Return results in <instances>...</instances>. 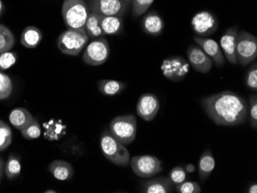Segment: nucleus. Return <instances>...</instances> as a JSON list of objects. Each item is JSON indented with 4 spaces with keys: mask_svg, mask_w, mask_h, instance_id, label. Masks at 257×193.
I'll list each match as a JSON object with an SVG mask.
<instances>
[{
    "mask_svg": "<svg viewBox=\"0 0 257 193\" xmlns=\"http://www.w3.org/2000/svg\"><path fill=\"white\" fill-rule=\"evenodd\" d=\"M20 132H21L23 138H25L28 140H33V139H37L40 137L41 127H40L38 121L35 119L30 126H27L25 129H22Z\"/></svg>",
    "mask_w": 257,
    "mask_h": 193,
    "instance_id": "29",
    "label": "nucleus"
},
{
    "mask_svg": "<svg viewBox=\"0 0 257 193\" xmlns=\"http://www.w3.org/2000/svg\"><path fill=\"white\" fill-rule=\"evenodd\" d=\"M89 38L84 28L68 29L58 37L56 44L63 54L76 56L85 48Z\"/></svg>",
    "mask_w": 257,
    "mask_h": 193,
    "instance_id": "4",
    "label": "nucleus"
},
{
    "mask_svg": "<svg viewBox=\"0 0 257 193\" xmlns=\"http://www.w3.org/2000/svg\"><path fill=\"white\" fill-rule=\"evenodd\" d=\"M186 177H187V172L185 168L180 165L174 167L170 172V179L174 185H179L186 181Z\"/></svg>",
    "mask_w": 257,
    "mask_h": 193,
    "instance_id": "34",
    "label": "nucleus"
},
{
    "mask_svg": "<svg viewBox=\"0 0 257 193\" xmlns=\"http://www.w3.org/2000/svg\"><path fill=\"white\" fill-rule=\"evenodd\" d=\"M13 142V132L8 124L0 120V152L6 149Z\"/></svg>",
    "mask_w": 257,
    "mask_h": 193,
    "instance_id": "27",
    "label": "nucleus"
},
{
    "mask_svg": "<svg viewBox=\"0 0 257 193\" xmlns=\"http://www.w3.org/2000/svg\"><path fill=\"white\" fill-rule=\"evenodd\" d=\"M16 40L14 33L6 26L0 24V53L14 48Z\"/></svg>",
    "mask_w": 257,
    "mask_h": 193,
    "instance_id": "25",
    "label": "nucleus"
},
{
    "mask_svg": "<svg viewBox=\"0 0 257 193\" xmlns=\"http://www.w3.org/2000/svg\"><path fill=\"white\" fill-rule=\"evenodd\" d=\"M90 14L85 0H64L62 6V16L68 29L84 28Z\"/></svg>",
    "mask_w": 257,
    "mask_h": 193,
    "instance_id": "3",
    "label": "nucleus"
},
{
    "mask_svg": "<svg viewBox=\"0 0 257 193\" xmlns=\"http://www.w3.org/2000/svg\"><path fill=\"white\" fill-rule=\"evenodd\" d=\"M4 168H5V164H4V159L0 158V180L2 179Z\"/></svg>",
    "mask_w": 257,
    "mask_h": 193,
    "instance_id": "38",
    "label": "nucleus"
},
{
    "mask_svg": "<svg viewBox=\"0 0 257 193\" xmlns=\"http://www.w3.org/2000/svg\"><path fill=\"white\" fill-rule=\"evenodd\" d=\"M42 40L43 33L40 29L33 26H29L22 33L20 43L26 48L34 49L38 47Z\"/></svg>",
    "mask_w": 257,
    "mask_h": 193,
    "instance_id": "21",
    "label": "nucleus"
},
{
    "mask_svg": "<svg viewBox=\"0 0 257 193\" xmlns=\"http://www.w3.org/2000/svg\"><path fill=\"white\" fill-rule=\"evenodd\" d=\"M125 1H126V2L130 3V4H131V3H132V0H125Z\"/></svg>",
    "mask_w": 257,
    "mask_h": 193,
    "instance_id": "41",
    "label": "nucleus"
},
{
    "mask_svg": "<svg viewBox=\"0 0 257 193\" xmlns=\"http://www.w3.org/2000/svg\"><path fill=\"white\" fill-rule=\"evenodd\" d=\"M10 123L18 130L25 129L34 121L35 118L30 111L25 108H17L10 112Z\"/></svg>",
    "mask_w": 257,
    "mask_h": 193,
    "instance_id": "20",
    "label": "nucleus"
},
{
    "mask_svg": "<svg viewBox=\"0 0 257 193\" xmlns=\"http://www.w3.org/2000/svg\"><path fill=\"white\" fill-rule=\"evenodd\" d=\"M191 26L196 35L205 37L212 35L217 30L219 21L212 13L201 11L193 17Z\"/></svg>",
    "mask_w": 257,
    "mask_h": 193,
    "instance_id": "11",
    "label": "nucleus"
},
{
    "mask_svg": "<svg viewBox=\"0 0 257 193\" xmlns=\"http://www.w3.org/2000/svg\"><path fill=\"white\" fill-rule=\"evenodd\" d=\"M140 187V191L143 193H170L174 191L171 180L165 176L147 180L141 183Z\"/></svg>",
    "mask_w": 257,
    "mask_h": 193,
    "instance_id": "16",
    "label": "nucleus"
},
{
    "mask_svg": "<svg viewBox=\"0 0 257 193\" xmlns=\"http://www.w3.org/2000/svg\"><path fill=\"white\" fill-rule=\"evenodd\" d=\"M245 84L251 90L257 91V63L254 62L245 76Z\"/></svg>",
    "mask_w": 257,
    "mask_h": 193,
    "instance_id": "32",
    "label": "nucleus"
},
{
    "mask_svg": "<svg viewBox=\"0 0 257 193\" xmlns=\"http://www.w3.org/2000/svg\"><path fill=\"white\" fill-rule=\"evenodd\" d=\"M109 53L110 48L107 40L103 37H99L86 47L83 53V60L89 66H100L107 61Z\"/></svg>",
    "mask_w": 257,
    "mask_h": 193,
    "instance_id": "8",
    "label": "nucleus"
},
{
    "mask_svg": "<svg viewBox=\"0 0 257 193\" xmlns=\"http://www.w3.org/2000/svg\"><path fill=\"white\" fill-rule=\"evenodd\" d=\"M126 88L123 82L114 79H101L98 82V89L104 96H114L121 94Z\"/></svg>",
    "mask_w": 257,
    "mask_h": 193,
    "instance_id": "22",
    "label": "nucleus"
},
{
    "mask_svg": "<svg viewBox=\"0 0 257 193\" xmlns=\"http://www.w3.org/2000/svg\"><path fill=\"white\" fill-rule=\"evenodd\" d=\"M193 40L211 58L216 66L222 67L224 66L226 58L221 50L220 46L215 40L202 37H194Z\"/></svg>",
    "mask_w": 257,
    "mask_h": 193,
    "instance_id": "14",
    "label": "nucleus"
},
{
    "mask_svg": "<svg viewBox=\"0 0 257 193\" xmlns=\"http://www.w3.org/2000/svg\"><path fill=\"white\" fill-rule=\"evenodd\" d=\"M236 62L241 66L252 63L257 57V39L249 32L238 31L236 46Z\"/></svg>",
    "mask_w": 257,
    "mask_h": 193,
    "instance_id": "6",
    "label": "nucleus"
},
{
    "mask_svg": "<svg viewBox=\"0 0 257 193\" xmlns=\"http://www.w3.org/2000/svg\"><path fill=\"white\" fill-rule=\"evenodd\" d=\"M200 103L208 117L217 126H239L246 122L249 115L247 102L232 91L206 96Z\"/></svg>",
    "mask_w": 257,
    "mask_h": 193,
    "instance_id": "1",
    "label": "nucleus"
},
{
    "mask_svg": "<svg viewBox=\"0 0 257 193\" xmlns=\"http://www.w3.org/2000/svg\"><path fill=\"white\" fill-rule=\"evenodd\" d=\"M185 170H186V172L192 173V172H194L195 170H196V167L193 164H188V165H186V167H185Z\"/></svg>",
    "mask_w": 257,
    "mask_h": 193,
    "instance_id": "37",
    "label": "nucleus"
},
{
    "mask_svg": "<svg viewBox=\"0 0 257 193\" xmlns=\"http://www.w3.org/2000/svg\"><path fill=\"white\" fill-rule=\"evenodd\" d=\"M100 147L104 156L109 162L118 166H128L131 162V153L125 145L116 140L107 129L101 134Z\"/></svg>",
    "mask_w": 257,
    "mask_h": 193,
    "instance_id": "2",
    "label": "nucleus"
},
{
    "mask_svg": "<svg viewBox=\"0 0 257 193\" xmlns=\"http://www.w3.org/2000/svg\"><path fill=\"white\" fill-rule=\"evenodd\" d=\"M4 10H5V6L3 3V0H0V17H2Z\"/></svg>",
    "mask_w": 257,
    "mask_h": 193,
    "instance_id": "39",
    "label": "nucleus"
},
{
    "mask_svg": "<svg viewBox=\"0 0 257 193\" xmlns=\"http://www.w3.org/2000/svg\"><path fill=\"white\" fill-rule=\"evenodd\" d=\"M189 63L199 73H209L213 67V62L200 47L190 46L186 50Z\"/></svg>",
    "mask_w": 257,
    "mask_h": 193,
    "instance_id": "13",
    "label": "nucleus"
},
{
    "mask_svg": "<svg viewBox=\"0 0 257 193\" xmlns=\"http://www.w3.org/2000/svg\"><path fill=\"white\" fill-rule=\"evenodd\" d=\"M102 16L95 13L90 12L86 24L84 26L85 30L89 36V38H99L102 36L101 29V20Z\"/></svg>",
    "mask_w": 257,
    "mask_h": 193,
    "instance_id": "24",
    "label": "nucleus"
},
{
    "mask_svg": "<svg viewBox=\"0 0 257 193\" xmlns=\"http://www.w3.org/2000/svg\"><path fill=\"white\" fill-rule=\"evenodd\" d=\"M216 167V160L213 156V152L210 149H207L202 153L199 163H198V171L199 178L201 182H205L210 176L213 170Z\"/></svg>",
    "mask_w": 257,
    "mask_h": 193,
    "instance_id": "18",
    "label": "nucleus"
},
{
    "mask_svg": "<svg viewBox=\"0 0 257 193\" xmlns=\"http://www.w3.org/2000/svg\"><path fill=\"white\" fill-rule=\"evenodd\" d=\"M17 61V54L14 52L8 51L0 53V71L9 70Z\"/></svg>",
    "mask_w": 257,
    "mask_h": 193,
    "instance_id": "31",
    "label": "nucleus"
},
{
    "mask_svg": "<svg viewBox=\"0 0 257 193\" xmlns=\"http://www.w3.org/2000/svg\"><path fill=\"white\" fill-rule=\"evenodd\" d=\"M161 70L167 79L177 83L186 77L190 71V64L182 56H171L163 60Z\"/></svg>",
    "mask_w": 257,
    "mask_h": 193,
    "instance_id": "9",
    "label": "nucleus"
},
{
    "mask_svg": "<svg viewBox=\"0 0 257 193\" xmlns=\"http://www.w3.org/2000/svg\"><path fill=\"white\" fill-rule=\"evenodd\" d=\"M154 0H132V14L134 17H139L147 12Z\"/></svg>",
    "mask_w": 257,
    "mask_h": 193,
    "instance_id": "30",
    "label": "nucleus"
},
{
    "mask_svg": "<svg viewBox=\"0 0 257 193\" xmlns=\"http://www.w3.org/2000/svg\"><path fill=\"white\" fill-rule=\"evenodd\" d=\"M249 122L255 130L257 129V96L255 94L249 96Z\"/></svg>",
    "mask_w": 257,
    "mask_h": 193,
    "instance_id": "35",
    "label": "nucleus"
},
{
    "mask_svg": "<svg viewBox=\"0 0 257 193\" xmlns=\"http://www.w3.org/2000/svg\"><path fill=\"white\" fill-rule=\"evenodd\" d=\"M130 3L125 0H89L90 12L102 17H120L125 15Z\"/></svg>",
    "mask_w": 257,
    "mask_h": 193,
    "instance_id": "10",
    "label": "nucleus"
},
{
    "mask_svg": "<svg viewBox=\"0 0 257 193\" xmlns=\"http://www.w3.org/2000/svg\"><path fill=\"white\" fill-rule=\"evenodd\" d=\"M45 193H56L57 191H56V190L54 189H48L46 190V191H44Z\"/></svg>",
    "mask_w": 257,
    "mask_h": 193,
    "instance_id": "40",
    "label": "nucleus"
},
{
    "mask_svg": "<svg viewBox=\"0 0 257 193\" xmlns=\"http://www.w3.org/2000/svg\"><path fill=\"white\" fill-rule=\"evenodd\" d=\"M131 168L141 178H153L163 171L162 162L154 155H137L131 158Z\"/></svg>",
    "mask_w": 257,
    "mask_h": 193,
    "instance_id": "7",
    "label": "nucleus"
},
{
    "mask_svg": "<svg viewBox=\"0 0 257 193\" xmlns=\"http://www.w3.org/2000/svg\"><path fill=\"white\" fill-rule=\"evenodd\" d=\"M49 171L56 179L66 181L74 175V168L69 162L61 159L52 162L49 165Z\"/></svg>",
    "mask_w": 257,
    "mask_h": 193,
    "instance_id": "19",
    "label": "nucleus"
},
{
    "mask_svg": "<svg viewBox=\"0 0 257 193\" xmlns=\"http://www.w3.org/2000/svg\"><path fill=\"white\" fill-rule=\"evenodd\" d=\"M13 89V83L10 76L0 72V100L8 99Z\"/></svg>",
    "mask_w": 257,
    "mask_h": 193,
    "instance_id": "28",
    "label": "nucleus"
},
{
    "mask_svg": "<svg viewBox=\"0 0 257 193\" xmlns=\"http://www.w3.org/2000/svg\"><path fill=\"white\" fill-rule=\"evenodd\" d=\"M246 192L248 193H256L257 192V184L256 182L251 184L249 188L246 190Z\"/></svg>",
    "mask_w": 257,
    "mask_h": 193,
    "instance_id": "36",
    "label": "nucleus"
},
{
    "mask_svg": "<svg viewBox=\"0 0 257 193\" xmlns=\"http://www.w3.org/2000/svg\"><path fill=\"white\" fill-rule=\"evenodd\" d=\"M142 28L147 34L158 37L164 29V22L157 12H151L143 19Z\"/></svg>",
    "mask_w": 257,
    "mask_h": 193,
    "instance_id": "17",
    "label": "nucleus"
},
{
    "mask_svg": "<svg viewBox=\"0 0 257 193\" xmlns=\"http://www.w3.org/2000/svg\"><path fill=\"white\" fill-rule=\"evenodd\" d=\"M176 191L178 193H200L201 187L196 181H184L176 185Z\"/></svg>",
    "mask_w": 257,
    "mask_h": 193,
    "instance_id": "33",
    "label": "nucleus"
},
{
    "mask_svg": "<svg viewBox=\"0 0 257 193\" xmlns=\"http://www.w3.org/2000/svg\"><path fill=\"white\" fill-rule=\"evenodd\" d=\"M101 29L102 35H119L123 30V20L120 17H102Z\"/></svg>",
    "mask_w": 257,
    "mask_h": 193,
    "instance_id": "23",
    "label": "nucleus"
},
{
    "mask_svg": "<svg viewBox=\"0 0 257 193\" xmlns=\"http://www.w3.org/2000/svg\"><path fill=\"white\" fill-rule=\"evenodd\" d=\"M160 109L158 97L153 93H145L139 99L137 105V113L146 122L155 119Z\"/></svg>",
    "mask_w": 257,
    "mask_h": 193,
    "instance_id": "12",
    "label": "nucleus"
},
{
    "mask_svg": "<svg viewBox=\"0 0 257 193\" xmlns=\"http://www.w3.org/2000/svg\"><path fill=\"white\" fill-rule=\"evenodd\" d=\"M5 173L9 179L12 180L20 176L21 173L20 158L15 154H11L5 165Z\"/></svg>",
    "mask_w": 257,
    "mask_h": 193,
    "instance_id": "26",
    "label": "nucleus"
},
{
    "mask_svg": "<svg viewBox=\"0 0 257 193\" xmlns=\"http://www.w3.org/2000/svg\"><path fill=\"white\" fill-rule=\"evenodd\" d=\"M109 131L116 140L128 145L137 138V121L134 115H124L114 118L109 125Z\"/></svg>",
    "mask_w": 257,
    "mask_h": 193,
    "instance_id": "5",
    "label": "nucleus"
},
{
    "mask_svg": "<svg viewBox=\"0 0 257 193\" xmlns=\"http://www.w3.org/2000/svg\"><path fill=\"white\" fill-rule=\"evenodd\" d=\"M237 27H232L226 30L220 39V48L225 58L232 65L237 64L236 57V37Z\"/></svg>",
    "mask_w": 257,
    "mask_h": 193,
    "instance_id": "15",
    "label": "nucleus"
}]
</instances>
